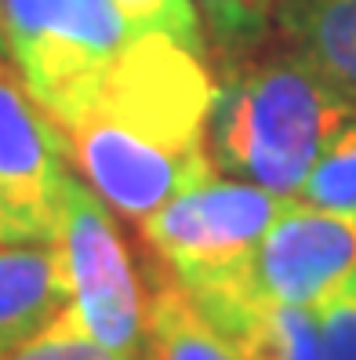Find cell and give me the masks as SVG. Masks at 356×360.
<instances>
[{
	"label": "cell",
	"mask_w": 356,
	"mask_h": 360,
	"mask_svg": "<svg viewBox=\"0 0 356 360\" xmlns=\"http://www.w3.org/2000/svg\"><path fill=\"white\" fill-rule=\"evenodd\" d=\"M0 55L11 58V55H8V40H4V18H0Z\"/></svg>",
	"instance_id": "18"
},
{
	"label": "cell",
	"mask_w": 356,
	"mask_h": 360,
	"mask_svg": "<svg viewBox=\"0 0 356 360\" xmlns=\"http://www.w3.org/2000/svg\"><path fill=\"white\" fill-rule=\"evenodd\" d=\"M0 360H128V356H117L113 349L98 346L95 338L80 328L77 313L66 306L40 335H33L29 342L4 353Z\"/></svg>",
	"instance_id": "14"
},
{
	"label": "cell",
	"mask_w": 356,
	"mask_h": 360,
	"mask_svg": "<svg viewBox=\"0 0 356 360\" xmlns=\"http://www.w3.org/2000/svg\"><path fill=\"white\" fill-rule=\"evenodd\" d=\"M287 48L356 102V0H277Z\"/></svg>",
	"instance_id": "9"
},
{
	"label": "cell",
	"mask_w": 356,
	"mask_h": 360,
	"mask_svg": "<svg viewBox=\"0 0 356 360\" xmlns=\"http://www.w3.org/2000/svg\"><path fill=\"white\" fill-rule=\"evenodd\" d=\"M145 353L153 360H244L160 262L145 277Z\"/></svg>",
	"instance_id": "8"
},
{
	"label": "cell",
	"mask_w": 356,
	"mask_h": 360,
	"mask_svg": "<svg viewBox=\"0 0 356 360\" xmlns=\"http://www.w3.org/2000/svg\"><path fill=\"white\" fill-rule=\"evenodd\" d=\"M356 117V102L295 51L233 70L215 84L207 157L225 179L298 197L327 142Z\"/></svg>",
	"instance_id": "2"
},
{
	"label": "cell",
	"mask_w": 356,
	"mask_h": 360,
	"mask_svg": "<svg viewBox=\"0 0 356 360\" xmlns=\"http://www.w3.org/2000/svg\"><path fill=\"white\" fill-rule=\"evenodd\" d=\"M135 33H160L207 58V33L193 0H113Z\"/></svg>",
	"instance_id": "13"
},
{
	"label": "cell",
	"mask_w": 356,
	"mask_h": 360,
	"mask_svg": "<svg viewBox=\"0 0 356 360\" xmlns=\"http://www.w3.org/2000/svg\"><path fill=\"white\" fill-rule=\"evenodd\" d=\"M66 306L70 284L55 240L0 244V356L40 335Z\"/></svg>",
	"instance_id": "7"
},
{
	"label": "cell",
	"mask_w": 356,
	"mask_h": 360,
	"mask_svg": "<svg viewBox=\"0 0 356 360\" xmlns=\"http://www.w3.org/2000/svg\"><path fill=\"white\" fill-rule=\"evenodd\" d=\"M26 240H37L33 229L0 204V244H26Z\"/></svg>",
	"instance_id": "17"
},
{
	"label": "cell",
	"mask_w": 356,
	"mask_h": 360,
	"mask_svg": "<svg viewBox=\"0 0 356 360\" xmlns=\"http://www.w3.org/2000/svg\"><path fill=\"white\" fill-rule=\"evenodd\" d=\"M138 360H153V356H150V353H145V349H142V353H138Z\"/></svg>",
	"instance_id": "19"
},
{
	"label": "cell",
	"mask_w": 356,
	"mask_h": 360,
	"mask_svg": "<svg viewBox=\"0 0 356 360\" xmlns=\"http://www.w3.org/2000/svg\"><path fill=\"white\" fill-rule=\"evenodd\" d=\"M244 360H324L320 321L312 306L258 302L225 335Z\"/></svg>",
	"instance_id": "10"
},
{
	"label": "cell",
	"mask_w": 356,
	"mask_h": 360,
	"mask_svg": "<svg viewBox=\"0 0 356 360\" xmlns=\"http://www.w3.org/2000/svg\"><path fill=\"white\" fill-rule=\"evenodd\" d=\"M51 8H55V0H0L4 40H8V55L15 66L37 48V40L51 18Z\"/></svg>",
	"instance_id": "16"
},
{
	"label": "cell",
	"mask_w": 356,
	"mask_h": 360,
	"mask_svg": "<svg viewBox=\"0 0 356 360\" xmlns=\"http://www.w3.org/2000/svg\"><path fill=\"white\" fill-rule=\"evenodd\" d=\"M207 40L225 58H244L273 26L277 0H193Z\"/></svg>",
	"instance_id": "11"
},
{
	"label": "cell",
	"mask_w": 356,
	"mask_h": 360,
	"mask_svg": "<svg viewBox=\"0 0 356 360\" xmlns=\"http://www.w3.org/2000/svg\"><path fill=\"white\" fill-rule=\"evenodd\" d=\"M287 197L240 179L207 175L150 211L138 226L145 244L215 328L258 299L247 288L251 259Z\"/></svg>",
	"instance_id": "3"
},
{
	"label": "cell",
	"mask_w": 356,
	"mask_h": 360,
	"mask_svg": "<svg viewBox=\"0 0 356 360\" xmlns=\"http://www.w3.org/2000/svg\"><path fill=\"white\" fill-rule=\"evenodd\" d=\"M356 273V219L287 197L251 259L247 288L258 302L312 306Z\"/></svg>",
	"instance_id": "5"
},
{
	"label": "cell",
	"mask_w": 356,
	"mask_h": 360,
	"mask_svg": "<svg viewBox=\"0 0 356 360\" xmlns=\"http://www.w3.org/2000/svg\"><path fill=\"white\" fill-rule=\"evenodd\" d=\"M298 197L305 204L356 219V117L327 142V150L305 175Z\"/></svg>",
	"instance_id": "12"
},
{
	"label": "cell",
	"mask_w": 356,
	"mask_h": 360,
	"mask_svg": "<svg viewBox=\"0 0 356 360\" xmlns=\"http://www.w3.org/2000/svg\"><path fill=\"white\" fill-rule=\"evenodd\" d=\"M215 80L207 58L160 33H135L106 70L51 117L73 172L142 222L175 193L215 175L207 117Z\"/></svg>",
	"instance_id": "1"
},
{
	"label": "cell",
	"mask_w": 356,
	"mask_h": 360,
	"mask_svg": "<svg viewBox=\"0 0 356 360\" xmlns=\"http://www.w3.org/2000/svg\"><path fill=\"white\" fill-rule=\"evenodd\" d=\"M70 179L73 164L58 124L33 98L15 62L0 55V204L37 240H55Z\"/></svg>",
	"instance_id": "6"
},
{
	"label": "cell",
	"mask_w": 356,
	"mask_h": 360,
	"mask_svg": "<svg viewBox=\"0 0 356 360\" xmlns=\"http://www.w3.org/2000/svg\"><path fill=\"white\" fill-rule=\"evenodd\" d=\"M324 360H356V273L317 306Z\"/></svg>",
	"instance_id": "15"
},
{
	"label": "cell",
	"mask_w": 356,
	"mask_h": 360,
	"mask_svg": "<svg viewBox=\"0 0 356 360\" xmlns=\"http://www.w3.org/2000/svg\"><path fill=\"white\" fill-rule=\"evenodd\" d=\"M70 309L98 346L135 360L145 349V288L120 237L113 207L77 172L62 197L58 237Z\"/></svg>",
	"instance_id": "4"
}]
</instances>
